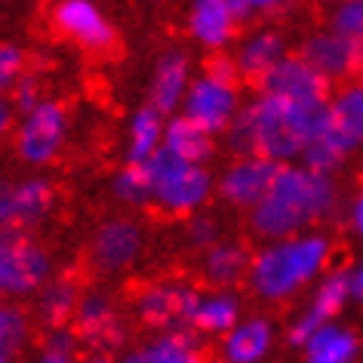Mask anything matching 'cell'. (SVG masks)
<instances>
[{
	"instance_id": "obj_34",
	"label": "cell",
	"mask_w": 363,
	"mask_h": 363,
	"mask_svg": "<svg viewBox=\"0 0 363 363\" xmlns=\"http://www.w3.org/2000/svg\"><path fill=\"white\" fill-rule=\"evenodd\" d=\"M10 99H13V105H16V111L19 114H28L31 108H38L43 102V86H40V80L34 77V74H22L19 80H16V86L10 89Z\"/></svg>"
},
{
	"instance_id": "obj_5",
	"label": "cell",
	"mask_w": 363,
	"mask_h": 363,
	"mask_svg": "<svg viewBox=\"0 0 363 363\" xmlns=\"http://www.w3.org/2000/svg\"><path fill=\"white\" fill-rule=\"evenodd\" d=\"M52 262L25 234L13 225H0V293L6 296H31L50 280Z\"/></svg>"
},
{
	"instance_id": "obj_13",
	"label": "cell",
	"mask_w": 363,
	"mask_h": 363,
	"mask_svg": "<svg viewBox=\"0 0 363 363\" xmlns=\"http://www.w3.org/2000/svg\"><path fill=\"white\" fill-rule=\"evenodd\" d=\"M323 139L333 142L345 157L363 145V84H345L326 102Z\"/></svg>"
},
{
	"instance_id": "obj_16",
	"label": "cell",
	"mask_w": 363,
	"mask_h": 363,
	"mask_svg": "<svg viewBox=\"0 0 363 363\" xmlns=\"http://www.w3.org/2000/svg\"><path fill=\"white\" fill-rule=\"evenodd\" d=\"M348 298H351L348 274H330V277H323L320 286L314 289V298L308 302V308L296 317V323L289 326V342H293V345H305L323 323H330L333 317L342 311Z\"/></svg>"
},
{
	"instance_id": "obj_33",
	"label": "cell",
	"mask_w": 363,
	"mask_h": 363,
	"mask_svg": "<svg viewBox=\"0 0 363 363\" xmlns=\"http://www.w3.org/2000/svg\"><path fill=\"white\" fill-rule=\"evenodd\" d=\"M25 74V50L16 43H0V93H10Z\"/></svg>"
},
{
	"instance_id": "obj_22",
	"label": "cell",
	"mask_w": 363,
	"mask_h": 363,
	"mask_svg": "<svg viewBox=\"0 0 363 363\" xmlns=\"http://www.w3.org/2000/svg\"><path fill=\"white\" fill-rule=\"evenodd\" d=\"M305 360L308 363H351L357 357V339L351 330L335 326L333 320L323 323L305 345Z\"/></svg>"
},
{
	"instance_id": "obj_12",
	"label": "cell",
	"mask_w": 363,
	"mask_h": 363,
	"mask_svg": "<svg viewBox=\"0 0 363 363\" xmlns=\"http://www.w3.org/2000/svg\"><path fill=\"white\" fill-rule=\"evenodd\" d=\"M185 28L197 47L210 52H222L238 38L240 19L234 13L231 0H188Z\"/></svg>"
},
{
	"instance_id": "obj_14",
	"label": "cell",
	"mask_w": 363,
	"mask_h": 363,
	"mask_svg": "<svg viewBox=\"0 0 363 363\" xmlns=\"http://www.w3.org/2000/svg\"><path fill=\"white\" fill-rule=\"evenodd\" d=\"M142 252V228L130 219H111L93 234L89 243V262L102 274L130 268Z\"/></svg>"
},
{
	"instance_id": "obj_24",
	"label": "cell",
	"mask_w": 363,
	"mask_h": 363,
	"mask_svg": "<svg viewBox=\"0 0 363 363\" xmlns=\"http://www.w3.org/2000/svg\"><path fill=\"white\" fill-rule=\"evenodd\" d=\"M123 363H201V357L194 354V339L185 330H163V335L130 354Z\"/></svg>"
},
{
	"instance_id": "obj_35",
	"label": "cell",
	"mask_w": 363,
	"mask_h": 363,
	"mask_svg": "<svg viewBox=\"0 0 363 363\" xmlns=\"http://www.w3.org/2000/svg\"><path fill=\"white\" fill-rule=\"evenodd\" d=\"M188 240H191V247L210 250L213 243H219V225L213 219H206V216H191V222H188Z\"/></svg>"
},
{
	"instance_id": "obj_11",
	"label": "cell",
	"mask_w": 363,
	"mask_h": 363,
	"mask_svg": "<svg viewBox=\"0 0 363 363\" xmlns=\"http://www.w3.org/2000/svg\"><path fill=\"white\" fill-rule=\"evenodd\" d=\"M201 293L185 284H160L148 286L135 302V311L148 326L157 330H185L194 323V311Z\"/></svg>"
},
{
	"instance_id": "obj_26",
	"label": "cell",
	"mask_w": 363,
	"mask_h": 363,
	"mask_svg": "<svg viewBox=\"0 0 363 363\" xmlns=\"http://www.w3.org/2000/svg\"><path fill=\"white\" fill-rule=\"evenodd\" d=\"M52 210V188L43 179H28L13 188V228L43 222Z\"/></svg>"
},
{
	"instance_id": "obj_42",
	"label": "cell",
	"mask_w": 363,
	"mask_h": 363,
	"mask_svg": "<svg viewBox=\"0 0 363 363\" xmlns=\"http://www.w3.org/2000/svg\"><path fill=\"white\" fill-rule=\"evenodd\" d=\"M38 363H74V357L71 354H62V351H43L40 357H38Z\"/></svg>"
},
{
	"instance_id": "obj_1",
	"label": "cell",
	"mask_w": 363,
	"mask_h": 363,
	"mask_svg": "<svg viewBox=\"0 0 363 363\" xmlns=\"http://www.w3.org/2000/svg\"><path fill=\"white\" fill-rule=\"evenodd\" d=\"M326 102L302 105L259 93L252 102L240 105L238 117L225 130L228 148L234 154H262L274 163H293L323 133Z\"/></svg>"
},
{
	"instance_id": "obj_15",
	"label": "cell",
	"mask_w": 363,
	"mask_h": 363,
	"mask_svg": "<svg viewBox=\"0 0 363 363\" xmlns=\"http://www.w3.org/2000/svg\"><path fill=\"white\" fill-rule=\"evenodd\" d=\"M277 167L280 163L262 157V154H240V160L225 169V176L219 182V191L228 203L250 206L252 210V206L268 194L271 182L277 176Z\"/></svg>"
},
{
	"instance_id": "obj_17",
	"label": "cell",
	"mask_w": 363,
	"mask_h": 363,
	"mask_svg": "<svg viewBox=\"0 0 363 363\" xmlns=\"http://www.w3.org/2000/svg\"><path fill=\"white\" fill-rule=\"evenodd\" d=\"M74 323H77V333L86 342H93L96 348H117L126 335L121 311L102 293H89L80 298V305L74 311Z\"/></svg>"
},
{
	"instance_id": "obj_36",
	"label": "cell",
	"mask_w": 363,
	"mask_h": 363,
	"mask_svg": "<svg viewBox=\"0 0 363 363\" xmlns=\"http://www.w3.org/2000/svg\"><path fill=\"white\" fill-rule=\"evenodd\" d=\"M206 74L222 77V80H234V84H238L240 68H238V62H234V56H222V52H216V56L206 62Z\"/></svg>"
},
{
	"instance_id": "obj_29",
	"label": "cell",
	"mask_w": 363,
	"mask_h": 363,
	"mask_svg": "<svg viewBox=\"0 0 363 363\" xmlns=\"http://www.w3.org/2000/svg\"><path fill=\"white\" fill-rule=\"evenodd\" d=\"M114 197L126 206H145L154 203V182L145 163H126L114 179Z\"/></svg>"
},
{
	"instance_id": "obj_20",
	"label": "cell",
	"mask_w": 363,
	"mask_h": 363,
	"mask_svg": "<svg viewBox=\"0 0 363 363\" xmlns=\"http://www.w3.org/2000/svg\"><path fill=\"white\" fill-rule=\"evenodd\" d=\"M271 339H274V330H271L268 320L262 317H250V320H238L225 333V360L228 363H259L271 348Z\"/></svg>"
},
{
	"instance_id": "obj_21",
	"label": "cell",
	"mask_w": 363,
	"mask_h": 363,
	"mask_svg": "<svg viewBox=\"0 0 363 363\" xmlns=\"http://www.w3.org/2000/svg\"><path fill=\"white\" fill-rule=\"evenodd\" d=\"M163 148L172 151L182 160L191 163H206L213 157V133L203 130L201 123L188 121L185 114L167 121V130H163Z\"/></svg>"
},
{
	"instance_id": "obj_10",
	"label": "cell",
	"mask_w": 363,
	"mask_h": 363,
	"mask_svg": "<svg viewBox=\"0 0 363 363\" xmlns=\"http://www.w3.org/2000/svg\"><path fill=\"white\" fill-rule=\"evenodd\" d=\"M298 56L311 62L326 80H342L363 71V40H354L335 28L314 31L302 40Z\"/></svg>"
},
{
	"instance_id": "obj_39",
	"label": "cell",
	"mask_w": 363,
	"mask_h": 363,
	"mask_svg": "<svg viewBox=\"0 0 363 363\" xmlns=\"http://www.w3.org/2000/svg\"><path fill=\"white\" fill-rule=\"evenodd\" d=\"M13 121H16V105L6 93H0V139L13 130Z\"/></svg>"
},
{
	"instance_id": "obj_28",
	"label": "cell",
	"mask_w": 363,
	"mask_h": 363,
	"mask_svg": "<svg viewBox=\"0 0 363 363\" xmlns=\"http://www.w3.org/2000/svg\"><path fill=\"white\" fill-rule=\"evenodd\" d=\"M238 298L228 293H213V296H201L194 311V330L201 333H228L234 323H238Z\"/></svg>"
},
{
	"instance_id": "obj_45",
	"label": "cell",
	"mask_w": 363,
	"mask_h": 363,
	"mask_svg": "<svg viewBox=\"0 0 363 363\" xmlns=\"http://www.w3.org/2000/svg\"><path fill=\"white\" fill-rule=\"evenodd\" d=\"M0 363H13V357H6V354H0Z\"/></svg>"
},
{
	"instance_id": "obj_8",
	"label": "cell",
	"mask_w": 363,
	"mask_h": 363,
	"mask_svg": "<svg viewBox=\"0 0 363 363\" xmlns=\"http://www.w3.org/2000/svg\"><path fill=\"white\" fill-rule=\"evenodd\" d=\"M52 25L62 38L80 43L89 52H105L117 40L111 19L96 0H59L52 6Z\"/></svg>"
},
{
	"instance_id": "obj_30",
	"label": "cell",
	"mask_w": 363,
	"mask_h": 363,
	"mask_svg": "<svg viewBox=\"0 0 363 363\" xmlns=\"http://www.w3.org/2000/svg\"><path fill=\"white\" fill-rule=\"evenodd\" d=\"M28 335H31L28 317L13 305H0V354L16 357L28 345Z\"/></svg>"
},
{
	"instance_id": "obj_3",
	"label": "cell",
	"mask_w": 363,
	"mask_h": 363,
	"mask_svg": "<svg viewBox=\"0 0 363 363\" xmlns=\"http://www.w3.org/2000/svg\"><path fill=\"white\" fill-rule=\"evenodd\" d=\"M330 262V240L320 234H293L271 240L250 262V284L262 298L284 302L308 286Z\"/></svg>"
},
{
	"instance_id": "obj_23",
	"label": "cell",
	"mask_w": 363,
	"mask_h": 363,
	"mask_svg": "<svg viewBox=\"0 0 363 363\" xmlns=\"http://www.w3.org/2000/svg\"><path fill=\"white\" fill-rule=\"evenodd\" d=\"M163 130H167L163 111H157L154 105L139 108L130 121V145H126L130 163H148L163 148Z\"/></svg>"
},
{
	"instance_id": "obj_32",
	"label": "cell",
	"mask_w": 363,
	"mask_h": 363,
	"mask_svg": "<svg viewBox=\"0 0 363 363\" xmlns=\"http://www.w3.org/2000/svg\"><path fill=\"white\" fill-rule=\"evenodd\" d=\"M330 28L363 40V0H339L330 13Z\"/></svg>"
},
{
	"instance_id": "obj_38",
	"label": "cell",
	"mask_w": 363,
	"mask_h": 363,
	"mask_svg": "<svg viewBox=\"0 0 363 363\" xmlns=\"http://www.w3.org/2000/svg\"><path fill=\"white\" fill-rule=\"evenodd\" d=\"M13 188L6 179H0V225H13Z\"/></svg>"
},
{
	"instance_id": "obj_19",
	"label": "cell",
	"mask_w": 363,
	"mask_h": 363,
	"mask_svg": "<svg viewBox=\"0 0 363 363\" xmlns=\"http://www.w3.org/2000/svg\"><path fill=\"white\" fill-rule=\"evenodd\" d=\"M284 56H286L284 34H277L274 28H259L240 40L238 52H234V62H238V68H240V77L259 84Z\"/></svg>"
},
{
	"instance_id": "obj_25",
	"label": "cell",
	"mask_w": 363,
	"mask_h": 363,
	"mask_svg": "<svg viewBox=\"0 0 363 363\" xmlns=\"http://www.w3.org/2000/svg\"><path fill=\"white\" fill-rule=\"evenodd\" d=\"M250 256L240 243H213L203 259V277L213 286H231L243 274H250Z\"/></svg>"
},
{
	"instance_id": "obj_44",
	"label": "cell",
	"mask_w": 363,
	"mask_h": 363,
	"mask_svg": "<svg viewBox=\"0 0 363 363\" xmlns=\"http://www.w3.org/2000/svg\"><path fill=\"white\" fill-rule=\"evenodd\" d=\"M86 363H117V360H111V357H93V360H86Z\"/></svg>"
},
{
	"instance_id": "obj_7",
	"label": "cell",
	"mask_w": 363,
	"mask_h": 363,
	"mask_svg": "<svg viewBox=\"0 0 363 363\" xmlns=\"http://www.w3.org/2000/svg\"><path fill=\"white\" fill-rule=\"evenodd\" d=\"M240 111V89L234 80H222V77H213V74H203L191 80L185 93V102H182V114L188 121L201 123L203 130L216 133H225L231 126V121L238 117Z\"/></svg>"
},
{
	"instance_id": "obj_43",
	"label": "cell",
	"mask_w": 363,
	"mask_h": 363,
	"mask_svg": "<svg viewBox=\"0 0 363 363\" xmlns=\"http://www.w3.org/2000/svg\"><path fill=\"white\" fill-rule=\"evenodd\" d=\"M351 222H354V231L363 238V194L354 201V210H351Z\"/></svg>"
},
{
	"instance_id": "obj_6",
	"label": "cell",
	"mask_w": 363,
	"mask_h": 363,
	"mask_svg": "<svg viewBox=\"0 0 363 363\" xmlns=\"http://www.w3.org/2000/svg\"><path fill=\"white\" fill-rule=\"evenodd\" d=\"M68 135V111L65 105L43 99L38 108L22 114L19 130H16V151L25 163L43 167L62 151Z\"/></svg>"
},
{
	"instance_id": "obj_9",
	"label": "cell",
	"mask_w": 363,
	"mask_h": 363,
	"mask_svg": "<svg viewBox=\"0 0 363 363\" xmlns=\"http://www.w3.org/2000/svg\"><path fill=\"white\" fill-rule=\"evenodd\" d=\"M259 93L289 99V102H326L330 99V80L302 56H284L265 77L259 80Z\"/></svg>"
},
{
	"instance_id": "obj_40",
	"label": "cell",
	"mask_w": 363,
	"mask_h": 363,
	"mask_svg": "<svg viewBox=\"0 0 363 363\" xmlns=\"http://www.w3.org/2000/svg\"><path fill=\"white\" fill-rule=\"evenodd\" d=\"M247 4H250L252 16H268V13L284 10V6L289 4V0H247Z\"/></svg>"
},
{
	"instance_id": "obj_27",
	"label": "cell",
	"mask_w": 363,
	"mask_h": 363,
	"mask_svg": "<svg viewBox=\"0 0 363 363\" xmlns=\"http://www.w3.org/2000/svg\"><path fill=\"white\" fill-rule=\"evenodd\" d=\"M38 314L43 323L50 326H62L68 317H74L77 305H80V293L74 286V280H47L40 289H38Z\"/></svg>"
},
{
	"instance_id": "obj_31",
	"label": "cell",
	"mask_w": 363,
	"mask_h": 363,
	"mask_svg": "<svg viewBox=\"0 0 363 363\" xmlns=\"http://www.w3.org/2000/svg\"><path fill=\"white\" fill-rule=\"evenodd\" d=\"M305 163L308 169H314V172H326V176H330V172H335L339 169V163L345 160V154L335 148L333 142H326L323 135H317V139L308 145V148L302 151V157H298Z\"/></svg>"
},
{
	"instance_id": "obj_18",
	"label": "cell",
	"mask_w": 363,
	"mask_h": 363,
	"mask_svg": "<svg viewBox=\"0 0 363 363\" xmlns=\"http://www.w3.org/2000/svg\"><path fill=\"white\" fill-rule=\"evenodd\" d=\"M191 59L182 50L160 52L157 65L151 74V105L163 114H172L185 102V93L191 86Z\"/></svg>"
},
{
	"instance_id": "obj_4",
	"label": "cell",
	"mask_w": 363,
	"mask_h": 363,
	"mask_svg": "<svg viewBox=\"0 0 363 363\" xmlns=\"http://www.w3.org/2000/svg\"><path fill=\"white\" fill-rule=\"evenodd\" d=\"M145 167L154 182V203L167 213H194L213 194V179L203 163L182 160L172 151L160 148Z\"/></svg>"
},
{
	"instance_id": "obj_41",
	"label": "cell",
	"mask_w": 363,
	"mask_h": 363,
	"mask_svg": "<svg viewBox=\"0 0 363 363\" xmlns=\"http://www.w3.org/2000/svg\"><path fill=\"white\" fill-rule=\"evenodd\" d=\"M348 289H351V298L363 302V262L354 271H348Z\"/></svg>"
},
{
	"instance_id": "obj_2",
	"label": "cell",
	"mask_w": 363,
	"mask_h": 363,
	"mask_svg": "<svg viewBox=\"0 0 363 363\" xmlns=\"http://www.w3.org/2000/svg\"><path fill=\"white\" fill-rule=\"evenodd\" d=\"M335 206V185L326 172L305 163H280L268 194L252 206V231L265 240L293 238L308 222L330 216Z\"/></svg>"
},
{
	"instance_id": "obj_46",
	"label": "cell",
	"mask_w": 363,
	"mask_h": 363,
	"mask_svg": "<svg viewBox=\"0 0 363 363\" xmlns=\"http://www.w3.org/2000/svg\"><path fill=\"white\" fill-rule=\"evenodd\" d=\"M333 4H339V0H333Z\"/></svg>"
},
{
	"instance_id": "obj_37",
	"label": "cell",
	"mask_w": 363,
	"mask_h": 363,
	"mask_svg": "<svg viewBox=\"0 0 363 363\" xmlns=\"http://www.w3.org/2000/svg\"><path fill=\"white\" fill-rule=\"evenodd\" d=\"M74 333H68V330H62V326H56L50 335H47V348L50 351H62V354H74Z\"/></svg>"
}]
</instances>
